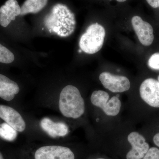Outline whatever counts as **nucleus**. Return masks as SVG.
<instances>
[{
	"label": "nucleus",
	"instance_id": "f257e3e1",
	"mask_svg": "<svg viewBox=\"0 0 159 159\" xmlns=\"http://www.w3.org/2000/svg\"><path fill=\"white\" fill-rule=\"evenodd\" d=\"M44 23L50 32L62 37L73 34L76 26L74 13L67 6L61 4L54 6L51 13L45 17Z\"/></svg>",
	"mask_w": 159,
	"mask_h": 159
},
{
	"label": "nucleus",
	"instance_id": "f03ea898",
	"mask_svg": "<svg viewBox=\"0 0 159 159\" xmlns=\"http://www.w3.org/2000/svg\"><path fill=\"white\" fill-rule=\"evenodd\" d=\"M59 108L63 116L67 118L77 119L84 114V100L77 87L68 85L62 89L60 94Z\"/></svg>",
	"mask_w": 159,
	"mask_h": 159
},
{
	"label": "nucleus",
	"instance_id": "7ed1b4c3",
	"mask_svg": "<svg viewBox=\"0 0 159 159\" xmlns=\"http://www.w3.org/2000/svg\"><path fill=\"white\" fill-rule=\"evenodd\" d=\"M106 35L105 29L98 23L90 25L79 41L80 49L88 54H94L102 48Z\"/></svg>",
	"mask_w": 159,
	"mask_h": 159
},
{
	"label": "nucleus",
	"instance_id": "20e7f679",
	"mask_svg": "<svg viewBox=\"0 0 159 159\" xmlns=\"http://www.w3.org/2000/svg\"><path fill=\"white\" fill-rule=\"evenodd\" d=\"M109 99L108 93L102 90L94 91L91 97L92 104L101 109L106 115L111 116H116L121 109V101L117 96Z\"/></svg>",
	"mask_w": 159,
	"mask_h": 159
},
{
	"label": "nucleus",
	"instance_id": "39448f33",
	"mask_svg": "<svg viewBox=\"0 0 159 159\" xmlns=\"http://www.w3.org/2000/svg\"><path fill=\"white\" fill-rule=\"evenodd\" d=\"M99 79L103 87L112 93H123L128 91L130 88V81L125 76L104 72L100 74Z\"/></svg>",
	"mask_w": 159,
	"mask_h": 159
},
{
	"label": "nucleus",
	"instance_id": "423d86ee",
	"mask_svg": "<svg viewBox=\"0 0 159 159\" xmlns=\"http://www.w3.org/2000/svg\"><path fill=\"white\" fill-rule=\"evenodd\" d=\"M34 159H75L70 148L58 145L43 146L36 151Z\"/></svg>",
	"mask_w": 159,
	"mask_h": 159
},
{
	"label": "nucleus",
	"instance_id": "0eeeda50",
	"mask_svg": "<svg viewBox=\"0 0 159 159\" xmlns=\"http://www.w3.org/2000/svg\"><path fill=\"white\" fill-rule=\"evenodd\" d=\"M140 94L142 100L152 107L159 108V82L153 78H148L142 83Z\"/></svg>",
	"mask_w": 159,
	"mask_h": 159
},
{
	"label": "nucleus",
	"instance_id": "6e6552de",
	"mask_svg": "<svg viewBox=\"0 0 159 159\" xmlns=\"http://www.w3.org/2000/svg\"><path fill=\"white\" fill-rule=\"evenodd\" d=\"M127 140L132 146L126 154V159H142L149 148L145 138L142 134L132 132L128 135Z\"/></svg>",
	"mask_w": 159,
	"mask_h": 159
},
{
	"label": "nucleus",
	"instance_id": "1a4fd4ad",
	"mask_svg": "<svg viewBox=\"0 0 159 159\" xmlns=\"http://www.w3.org/2000/svg\"><path fill=\"white\" fill-rule=\"evenodd\" d=\"M131 23L140 42L145 46L151 45L154 38L153 29L151 25L138 16L132 18Z\"/></svg>",
	"mask_w": 159,
	"mask_h": 159
},
{
	"label": "nucleus",
	"instance_id": "9d476101",
	"mask_svg": "<svg viewBox=\"0 0 159 159\" xmlns=\"http://www.w3.org/2000/svg\"><path fill=\"white\" fill-rule=\"evenodd\" d=\"M20 12L21 7L16 0H7L0 7V26L8 28Z\"/></svg>",
	"mask_w": 159,
	"mask_h": 159
},
{
	"label": "nucleus",
	"instance_id": "9b49d317",
	"mask_svg": "<svg viewBox=\"0 0 159 159\" xmlns=\"http://www.w3.org/2000/svg\"><path fill=\"white\" fill-rule=\"evenodd\" d=\"M0 118L17 132H22L26 128V123L19 113L8 106L0 105Z\"/></svg>",
	"mask_w": 159,
	"mask_h": 159
},
{
	"label": "nucleus",
	"instance_id": "f8f14e48",
	"mask_svg": "<svg viewBox=\"0 0 159 159\" xmlns=\"http://www.w3.org/2000/svg\"><path fill=\"white\" fill-rule=\"evenodd\" d=\"M40 125L43 130L52 138L65 136L69 132L68 126L65 123L54 122L47 117L42 119Z\"/></svg>",
	"mask_w": 159,
	"mask_h": 159
},
{
	"label": "nucleus",
	"instance_id": "ddd939ff",
	"mask_svg": "<svg viewBox=\"0 0 159 159\" xmlns=\"http://www.w3.org/2000/svg\"><path fill=\"white\" fill-rule=\"evenodd\" d=\"M20 89L15 81L4 74H0V97L7 101L14 99L19 93Z\"/></svg>",
	"mask_w": 159,
	"mask_h": 159
},
{
	"label": "nucleus",
	"instance_id": "4468645a",
	"mask_svg": "<svg viewBox=\"0 0 159 159\" xmlns=\"http://www.w3.org/2000/svg\"><path fill=\"white\" fill-rule=\"evenodd\" d=\"M48 0H26L21 7L20 15L29 13H36L42 10L47 5Z\"/></svg>",
	"mask_w": 159,
	"mask_h": 159
},
{
	"label": "nucleus",
	"instance_id": "2eb2a0df",
	"mask_svg": "<svg viewBox=\"0 0 159 159\" xmlns=\"http://www.w3.org/2000/svg\"><path fill=\"white\" fill-rule=\"evenodd\" d=\"M17 131L6 122L0 124V137L6 141L12 142L16 139Z\"/></svg>",
	"mask_w": 159,
	"mask_h": 159
},
{
	"label": "nucleus",
	"instance_id": "dca6fc26",
	"mask_svg": "<svg viewBox=\"0 0 159 159\" xmlns=\"http://www.w3.org/2000/svg\"><path fill=\"white\" fill-rule=\"evenodd\" d=\"M148 66L154 70H159V53H156L151 56L148 61Z\"/></svg>",
	"mask_w": 159,
	"mask_h": 159
},
{
	"label": "nucleus",
	"instance_id": "f3484780",
	"mask_svg": "<svg viewBox=\"0 0 159 159\" xmlns=\"http://www.w3.org/2000/svg\"><path fill=\"white\" fill-rule=\"evenodd\" d=\"M142 159H159V149L156 147L149 148Z\"/></svg>",
	"mask_w": 159,
	"mask_h": 159
},
{
	"label": "nucleus",
	"instance_id": "a211bd4d",
	"mask_svg": "<svg viewBox=\"0 0 159 159\" xmlns=\"http://www.w3.org/2000/svg\"><path fill=\"white\" fill-rule=\"evenodd\" d=\"M146 1L152 8H159V0H146Z\"/></svg>",
	"mask_w": 159,
	"mask_h": 159
},
{
	"label": "nucleus",
	"instance_id": "6ab92c4d",
	"mask_svg": "<svg viewBox=\"0 0 159 159\" xmlns=\"http://www.w3.org/2000/svg\"><path fill=\"white\" fill-rule=\"evenodd\" d=\"M153 140L154 144L159 147V133L155 135Z\"/></svg>",
	"mask_w": 159,
	"mask_h": 159
},
{
	"label": "nucleus",
	"instance_id": "aec40b11",
	"mask_svg": "<svg viewBox=\"0 0 159 159\" xmlns=\"http://www.w3.org/2000/svg\"><path fill=\"white\" fill-rule=\"evenodd\" d=\"M117 2H125L126 0H116Z\"/></svg>",
	"mask_w": 159,
	"mask_h": 159
},
{
	"label": "nucleus",
	"instance_id": "412c9836",
	"mask_svg": "<svg viewBox=\"0 0 159 159\" xmlns=\"http://www.w3.org/2000/svg\"><path fill=\"white\" fill-rule=\"evenodd\" d=\"M0 159H4L3 158V157L2 154L1 153V152H0Z\"/></svg>",
	"mask_w": 159,
	"mask_h": 159
},
{
	"label": "nucleus",
	"instance_id": "4be33fe9",
	"mask_svg": "<svg viewBox=\"0 0 159 159\" xmlns=\"http://www.w3.org/2000/svg\"><path fill=\"white\" fill-rule=\"evenodd\" d=\"M82 50H81V49H80V50H79V52L80 53H81V52H82Z\"/></svg>",
	"mask_w": 159,
	"mask_h": 159
},
{
	"label": "nucleus",
	"instance_id": "5701e85b",
	"mask_svg": "<svg viewBox=\"0 0 159 159\" xmlns=\"http://www.w3.org/2000/svg\"><path fill=\"white\" fill-rule=\"evenodd\" d=\"M105 159L102 158H98V159Z\"/></svg>",
	"mask_w": 159,
	"mask_h": 159
},
{
	"label": "nucleus",
	"instance_id": "b1692460",
	"mask_svg": "<svg viewBox=\"0 0 159 159\" xmlns=\"http://www.w3.org/2000/svg\"><path fill=\"white\" fill-rule=\"evenodd\" d=\"M158 80H159V77H158Z\"/></svg>",
	"mask_w": 159,
	"mask_h": 159
}]
</instances>
